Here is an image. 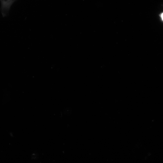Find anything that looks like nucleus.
<instances>
[{
	"instance_id": "1",
	"label": "nucleus",
	"mask_w": 163,
	"mask_h": 163,
	"mask_svg": "<svg viewBox=\"0 0 163 163\" xmlns=\"http://www.w3.org/2000/svg\"><path fill=\"white\" fill-rule=\"evenodd\" d=\"M15 0H5V2L8 5H10L14 2Z\"/></svg>"
},
{
	"instance_id": "2",
	"label": "nucleus",
	"mask_w": 163,
	"mask_h": 163,
	"mask_svg": "<svg viewBox=\"0 0 163 163\" xmlns=\"http://www.w3.org/2000/svg\"><path fill=\"white\" fill-rule=\"evenodd\" d=\"M159 16L160 17L161 20L162 21H163V12L159 14Z\"/></svg>"
}]
</instances>
